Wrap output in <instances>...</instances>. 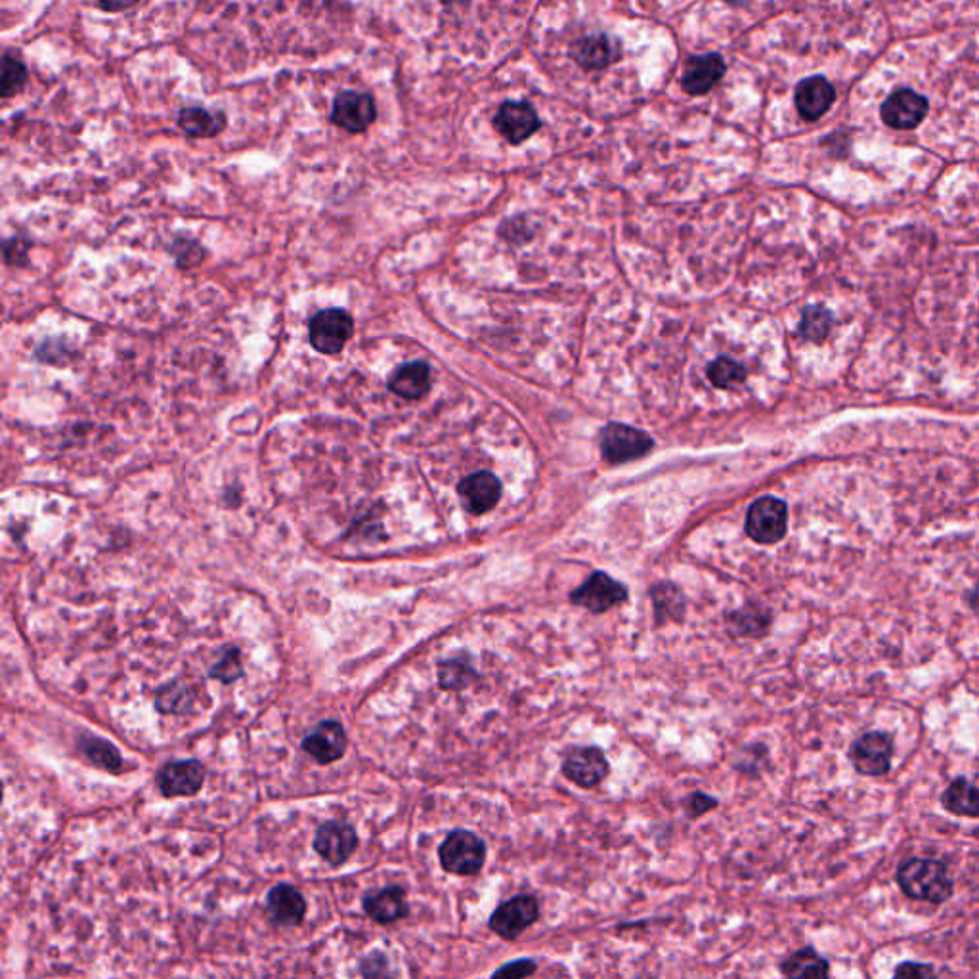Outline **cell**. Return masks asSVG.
I'll list each match as a JSON object with an SVG mask.
<instances>
[{
	"label": "cell",
	"instance_id": "obj_31",
	"mask_svg": "<svg viewBox=\"0 0 979 979\" xmlns=\"http://www.w3.org/2000/svg\"><path fill=\"white\" fill-rule=\"evenodd\" d=\"M157 708L163 714H184L194 704V691L184 683H169L157 693Z\"/></svg>",
	"mask_w": 979,
	"mask_h": 979
},
{
	"label": "cell",
	"instance_id": "obj_33",
	"mask_svg": "<svg viewBox=\"0 0 979 979\" xmlns=\"http://www.w3.org/2000/svg\"><path fill=\"white\" fill-rule=\"evenodd\" d=\"M708 377L719 389H731L744 381L746 371L735 360L721 356L708 366Z\"/></svg>",
	"mask_w": 979,
	"mask_h": 979
},
{
	"label": "cell",
	"instance_id": "obj_19",
	"mask_svg": "<svg viewBox=\"0 0 979 979\" xmlns=\"http://www.w3.org/2000/svg\"><path fill=\"white\" fill-rule=\"evenodd\" d=\"M459 496L471 513H488L500 500V480L492 473H475L459 484Z\"/></svg>",
	"mask_w": 979,
	"mask_h": 979
},
{
	"label": "cell",
	"instance_id": "obj_12",
	"mask_svg": "<svg viewBox=\"0 0 979 979\" xmlns=\"http://www.w3.org/2000/svg\"><path fill=\"white\" fill-rule=\"evenodd\" d=\"M540 127L538 113L526 102H503L494 117V129L513 146L526 142Z\"/></svg>",
	"mask_w": 979,
	"mask_h": 979
},
{
	"label": "cell",
	"instance_id": "obj_30",
	"mask_svg": "<svg viewBox=\"0 0 979 979\" xmlns=\"http://www.w3.org/2000/svg\"><path fill=\"white\" fill-rule=\"evenodd\" d=\"M81 752L87 756L90 762L96 763L102 769H108L111 773H117L123 765L121 754L108 740L87 737V739L81 740Z\"/></svg>",
	"mask_w": 979,
	"mask_h": 979
},
{
	"label": "cell",
	"instance_id": "obj_26",
	"mask_svg": "<svg viewBox=\"0 0 979 979\" xmlns=\"http://www.w3.org/2000/svg\"><path fill=\"white\" fill-rule=\"evenodd\" d=\"M941 805L958 817H979V786L962 777L955 779L945 788Z\"/></svg>",
	"mask_w": 979,
	"mask_h": 979
},
{
	"label": "cell",
	"instance_id": "obj_4",
	"mask_svg": "<svg viewBox=\"0 0 979 979\" xmlns=\"http://www.w3.org/2000/svg\"><path fill=\"white\" fill-rule=\"evenodd\" d=\"M354 331V320L343 308L320 310L308 324V341L312 349L326 356H335L347 347Z\"/></svg>",
	"mask_w": 979,
	"mask_h": 979
},
{
	"label": "cell",
	"instance_id": "obj_39",
	"mask_svg": "<svg viewBox=\"0 0 979 979\" xmlns=\"http://www.w3.org/2000/svg\"><path fill=\"white\" fill-rule=\"evenodd\" d=\"M970 605H972V609L976 610V612L979 614V584L976 586V589L972 591V595H970Z\"/></svg>",
	"mask_w": 979,
	"mask_h": 979
},
{
	"label": "cell",
	"instance_id": "obj_14",
	"mask_svg": "<svg viewBox=\"0 0 979 979\" xmlns=\"http://www.w3.org/2000/svg\"><path fill=\"white\" fill-rule=\"evenodd\" d=\"M306 754L322 765L337 762L347 752V733L339 721L327 719L318 723L303 740Z\"/></svg>",
	"mask_w": 979,
	"mask_h": 979
},
{
	"label": "cell",
	"instance_id": "obj_8",
	"mask_svg": "<svg viewBox=\"0 0 979 979\" xmlns=\"http://www.w3.org/2000/svg\"><path fill=\"white\" fill-rule=\"evenodd\" d=\"M540 918V905L534 895H517L505 903L490 916V930L498 934L501 939L513 941L528 930L532 924H536Z\"/></svg>",
	"mask_w": 979,
	"mask_h": 979
},
{
	"label": "cell",
	"instance_id": "obj_20",
	"mask_svg": "<svg viewBox=\"0 0 979 979\" xmlns=\"http://www.w3.org/2000/svg\"><path fill=\"white\" fill-rule=\"evenodd\" d=\"M771 610L765 609L758 603H748L742 609L725 614L727 631L733 637L742 639H762L771 630Z\"/></svg>",
	"mask_w": 979,
	"mask_h": 979
},
{
	"label": "cell",
	"instance_id": "obj_25",
	"mask_svg": "<svg viewBox=\"0 0 979 979\" xmlns=\"http://www.w3.org/2000/svg\"><path fill=\"white\" fill-rule=\"evenodd\" d=\"M570 56L584 71H601L612 64L614 52L609 37L599 33V35L582 37L580 41L572 44Z\"/></svg>",
	"mask_w": 979,
	"mask_h": 979
},
{
	"label": "cell",
	"instance_id": "obj_23",
	"mask_svg": "<svg viewBox=\"0 0 979 979\" xmlns=\"http://www.w3.org/2000/svg\"><path fill=\"white\" fill-rule=\"evenodd\" d=\"M653 601L654 624H679L685 620L687 599L683 591L670 582H660L649 591Z\"/></svg>",
	"mask_w": 979,
	"mask_h": 979
},
{
	"label": "cell",
	"instance_id": "obj_7",
	"mask_svg": "<svg viewBox=\"0 0 979 979\" xmlns=\"http://www.w3.org/2000/svg\"><path fill=\"white\" fill-rule=\"evenodd\" d=\"M892 735L882 731H871L855 740L849 750V760L853 767L867 777H884L892 769Z\"/></svg>",
	"mask_w": 979,
	"mask_h": 979
},
{
	"label": "cell",
	"instance_id": "obj_29",
	"mask_svg": "<svg viewBox=\"0 0 979 979\" xmlns=\"http://www.w3.org/2000/svg\"><path fill=\"white\" fill-rule=\"evenodd\" d=\"M479 679L467 658H448L438 664V683L446 691H461Z\"/></svg>",
	"mask_w": 979,
	"mask_h": 979
},
{
	"label": "cell",
	"instance_id": "obj_37",
	"mask_svg": "<svg viewBox=\"0 0 979 979\" xmlns=\"http://www.w3.org/2000/svg\"><path fill=\"white\" fill-rule=\"evenodd\" d=\"M934 968L928 964H916V962H905L895 968V978H926L934 976Z\"/></svg>",
	"mask_w": 979,
	"mask_h": 979
},
{
	"label": "cell",
	"instance_id": "obj_32",
	"mask_svg": "<svg viewBox=\"0 0 979 979\" xmlns=\"http://www.w3.org/2000/svg\"><path fill=\"white\" fill-rule=\"evenodd\" d=\"M832 329V316L823 306H807L802 316L800 333L807 341L823 343Z\"/></svg>",
	"mask_w": 979,
	"mask_h": 979
},
{
	"label": "cell",
	"instance_id": "obj_1",
	"mask_svg": "<svg viewBox=\"0 0 979 979\" xmlns=\"http://www.w3.org/2000/svg\"><path fill=\"white\" fill-rule=\"evenodd\" d=\"M897 884L911 899L943 903L953 895L947 867L936 859H909L897 869Z\"/></svg>",
	"mask_w": 979,
	"mask_h": 979
},
{
	"label": "cell",
	"instance_id": "obj_35",
	"mask_svg": "<svg viewBox=\"0 0 979 979\" xmlns=\"http://www.w3.org/2000/svg\"><path fill=\"white\" fill-rule=\"evenodd\" d=\"M716 807H718V800L712 798V796H706L704 792H693L685 800V811H687V815L691 819H700V817H704L706 813H710Z\"/></svg>",
	"mask_w": 979,
	"mask_h": 979
},
{
	"label": "cell",
	"instance_id": "obj_40",
	"mask_svg": "<svg viewBox=\"0 0 979 979\" xmlns=\"http://www.w3.org/2000/svg\"><path fill=\"white\" fill-rule=\"evenodd\" d=\"M725 2H727V4H731V6H737V8H739V6H746V4H750L752 0H725Z\"/></svg>",
	"mask_w": 979,
	"mask_h": 979
},
{
	"label": "cell",
	"instance_id": "obj_6",
	"mask_svg": "<svg viewBox=\"0 0 979 979\" xmlns=\"http://www.w3.org/2000/svg\"><path fill=\"white\" fill-rule=\"evenodd\" d=\"M788 528V507L777 498H760L752 503L746 517V534L762 545L781 542Z\"/></svg>",
	"mask_w": 979,
	"mask_h": 979
},
{
	"label": "cell",
	"instance_id": "obj_15",
	"mask_svg": "<svg viewBox=\"0 0 979 979\" xmlns=\"http://www.w3.org/2000/svg\"><path fill=\"white\" fill-rule=\"evenodd\" d=\"M205 781V769L197 760L165 763L157 773L159 790L167 798L196 796Z\"/></svg>",
	"mask_w": 979,
	"mask_h": 979
},
{
	"label": "cell",
	"instance_id": "obj_16",
	"mask_svg": "<svg viewBox=\"0 0 979 979\" xmlns=\"http://www.w3.org/2000/svg\"><path fill=\"white\" fill-rule=\"evenodd\" d=\"M725 73H727V64L723 56L719 54L693 56L689 58V62L683 69L681 87L691 96H704L718 85L725 77Z\"/></svg>",
	"mask_w": 979,
	"mask_h": 979
},
{
	"label": "cell",
	"instance_id": "obj_28",
	"mask_svg": "<svg viewBox=\"0 0 979 979\" xmlns=\"http://www.w3.org/2000/svg\"><path fill=\"white\" fill-rule=\"evenodd\" d=\"M29 83V69L22 58L14 52L2 54V81H0V96L2 100H10L20 96Z\"/></svg>",
	"mask_w": 979,
	"mask_h": 979
},
{
	"label": "cell",
	"instance_id": "obj_27",
	"mask_svg": "<svg viewBox=\"0 0 979 979\" xmlns=\"http://www.w3.org/2000/svg\"><path fill=\"white\" fill-rule=\"evenodd\" d=\"M781 972L786 978H827L830 966L815 949L805 947L784 960Z\"/></svg>",
	"mask_w": 979,
	"mask_h": 979
},
{
	"label": "cell",
	"instance_id": "obj_36",
	"mask_svg": "<svg viewBox=\"0 0 979 979\" xmlns=\"http://www.w3.org/2000/svg\"><path fill=\"white\" fill-rule=\"evenodd\" d=\"M536 962L534 960H515V962H507L505 966H501L500 970L494 972V978H528L532 974H536Z\"/></svg>",
	"mask_w": 979,
	"mask_h": 979
},
{
	"label": "cell",
	"instance_id": "obj_18",
	"mask_svg": "<svg viewBox=\"0 0 979 979\" xmlns=\"http://www.w3.org/2000/svg\"><path fill=\"white\" fill-rule=\"evenodd\" d=\"M836 100V90L825 77H809L796 87V108L805 121L821 119Z\"/></svg>",
	"mask_w": 979,
	"mask_h": 979
},
{
	"label": "cell",
	"instance_id": "obj_2",
	"mask_svg": "<svg viewBox=\"0 0 979 979\" xmlns=\"http://www.w3.org/2000/svg\"><path fill=\"white\" fill-rule=\"evenodd\" d=\"M442 869L457 876H475L484 867L486 844L471 830H454L438 848Z\"/></svg>",
	"mask_w": 979,
	"mask_h": 979
},
{
	"label": "cell",
	"instance_id": "obj_21",
	"mask_svg": "<svg viewBox=\"0 0 979 979\" xmlns=\"http://www.w3.org/2000/svg\"><path fill=\"white\" fill-rule=\"evenodd\" d=\"M268 913L282 926H297L306 913L305 897L289 884H278L268 892Z\"/></svg>",
	"mask_w": 979,
	"mask_h": 979
},
{
	"label": "cell",
	"instance_id": "obj_3",
	"mask_svg": "<svg viewBox=\"0 0 979 979\" xmlns=\"http://www.w3.org/2000/svg\"><path fill=\"white\" fill-rule=\"evenodd\" d=\"M377 121V104L370 92L360 90H341L333 102L329 123L341 131L358 136L371 129Z\"/></svg>",
	"mask_w": 979,
	"mask_h": 979
},
{
	"label": "cell",
	"instance_id": "obj_38",
	"mask_svg": "<svg viewBox=\"0 0 979 979\" xmlns=\"http://www.w3.org/2000/svg\"><path fill=\"white\" fill-rule=\"evenodd\" d=\"M94 6L106 14H121L140 4V0H92Z\"/></svg>",
	"mask_w": 979,
	"mask_h": 979
},
{
	"label": "cell",
	"instance_id": "obj_34",
	"mask_svg": "<svg viewBox=\"0 0 979 979\" xmlns=\"http://www.w3.org/2000/svg\"><path fill=\"white\" fill-rule=\"evenodd\" d=\"M211 677H215L222 683H234L243 674L241 666V654L238 649H228L224 656L218 660L217 664L211 668Z\"/></svg>",
	"mask_w": 979,
	"mask_h": 979
},
{
	"label": "cell",
	"instance_id": "obj_9",
	"mask_svg": "<svg viewBox=\"0 0 979 979\" xmlns=\"http://www.w3.org/2000/svg\"><path fill=\"white\" fill-rule=\"evenodd\" d=\"M653 448L651 436L628 425L610 423L601 431V452L610 463H626L647 456Z\"/></svg>",
	"mask_w": 979,
	"mask_h": 979
},
{
	"label": "cell",
	"instance_id": "obj_24",
	"mask_svg": "<svg viewBox=\"0 0 979 979\" xmlns=\"http://www.w3.org/2000/svg\"><path fill=\"white\" fill-rule=\"evenodd\" d=\"M389 389L404 400H419L431 389V368L423 362L404 364L392 371Z\"/></svg>",
	"mask_w": 979,
	"mask_h": 979
},
{
	"label": "cell",
	"instance_id": "obj_22",
	"mask_svg": "<svg viewBox=\"0 0 979 979\" xmlns=\"http://www.w3.org/2000/svg\"><path fill=\"white\" fill-rule=\"evenodd\" d=\"M364 911L377 924H392L408 914L406 892L400 886H389L364 897Z\"/></svg>",
	"mask_w": 979,
	"mask_h": 979
},
{
	"label": "cell",
	"instance_id": "obj_11",
	"mask_svg": "<svg viewBox=\"0 0 979 979\" xmlns=\"http://www.w3.org/2000/svg\"><path fill=\"white\" fill-rule=\"evenodd\" d=\"M928 100L914 92L911 88H903L893 92L892 96L882 104V121L897 129V131H911L916 129L924 117L928 115Z\"/></svg>",
	"mask_w": 979,
	"mask_h": 979
},
{
	"label": "cell",
	"instance_id": "obj_17",
	"mask_svg": "<svg viewBox=\"0 0 979 979\" xmlns=\"http://www.w3.org/2000/svg\"><path fill=\"white\" fill-rule=\"evenodd\" d=\"M176 127L192 140H211L228 129V117L222 109L184 106L176 115Z\"/></svg>",
	"mask_w": 979,
	"mask_h": 979
},
{
	"label": "cell",
	"instance_id": "obj_10",
	"mask_svg": "<svg viewBox=\"0 0 979 979\" xmlns=\"http://www.w3.org/2000/svg\"><path fill=\"white\" fill-rule=\"evenodd\" d=\"M607 756L595 746L572 748L563 760V775L580 788H595L609 777Z\"/></svg>",
	"mask_w": 979,
	"mask_h": 979
},
{
	"label": "cell",
	"instance_id": "obj_5",
	"mask_svg": "<svg viewBox=\"0 0 979 979\" xmlns=\"http://www.w3.org/2000/svg\"><path fill=\"white\" fill-rule=\"evenodd\" d=\"M628 595V588L607 572H593L580 588L570 593V603L589 610L591 614H605L626 603Z\"/></svg>",
	"mask_w": 979,
	"mask_h": 979
},
{
	"label": "cell",
	"instance_id": "obj_13",
	"mask_svg": "<svg viewBox=\"0 0 979 979\" xmlns=\"http://www.w3.org/2000/svg\"><path fill=\"white\" fill-rule=\"evenodd\" d=\"M356 848H358L356 830L345 821H327L318 828L314 836V849L326 859L327 863L335 867L347 863Z\"/></svg>",
	"mask_w": 979,
	"mask_h": 979
}]
</instances>
